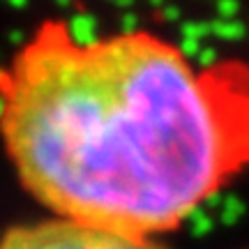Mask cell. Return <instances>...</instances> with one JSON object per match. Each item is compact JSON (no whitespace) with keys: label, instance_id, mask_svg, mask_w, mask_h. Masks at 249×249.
Here are the masks:
<instances>
[{"label":"cell","instance_id":"1","mask_svg":"<svg viewBox=\"0 0 249 249\" xmlns=\"http://www.w3.org/2000/svg\"><path fill=\"white\" fill-rule=\"evenodd\" d=\"M0 134L55 217L152 238L249 166V65H192L143 30L44 23L0 67Z\"/></svg>","mask_w":249,"mask_h":249},{"label":"cell","instance_id":"2","mask_svg":"<svg viewBox=\"0 0 249 249\" xmlns=\"http://www.w3.org/2000/svg\"><path fill=\"white\" fill-rule=\"evenodd\" d=\"M0 249H166L152 238L127 235L71 219L14 226L0 235Z\"/></svg>","mask_w":249,"mask_h":249},{"label":"cell","instance_id":"3","mask_svg":"<svg viewBox=\"0 0 249 249\" xmlns=\"http://www.w3.org/2000/svg\"><path fill=\"white\" fill-rule=\"evenodd\" d=\"M219 7H222L224 12H233V9H235V2H233V0H222Z\"/></svg>","mask_w":249,"mask_h":249},{"label":"cell","instance_id":"4","mask_svg":"<svg viewBox=\"0 0 249 249\" xmlns=\"http://www.w3.org/2000/svg\"><path fill=\"white\" fill-rule=\"evenodd\" d=\"M9 5H14V7H21V5H26V0H7Z\"/></svg>","mask_w":249,"mask_h":249},{"label":"cell","instance_id":"5","mask_svg":"<svg viewBox=\"0 0 249 249\" xmlns=\"http://www.w3.org/2000/svg\"><path fill=\"white\" fill-rule=\"evenodd\" d=\"M58 2H67V0H58Z\"/></svg>","mask_w":249,"mask_h":249}]
</instances>
